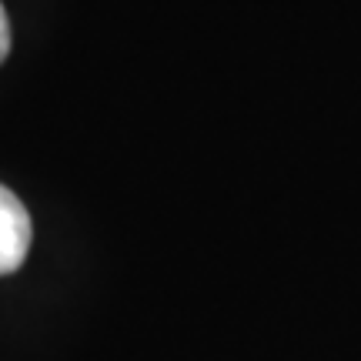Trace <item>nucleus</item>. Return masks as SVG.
Returning <instances> with one entry per match:
<instances>
[{"mask_svg":"<svg viewBox=\"0 0 361 361\" xmlns=\"http://www.w3.org/2000/svg\"><path fill=\"white\" fill-rule=\"evenodd\" d=\"M7 54H11V20H7V11L0 4V64L7 61Z\"/></svg>","mask_w":361,"mask_h":361,"instance_id":"nucleus-2","label":"nucleus"},{"mask_svg":"<svg viewBox=\"0 0 361 361\" xmlns=\"http://www.w3.org/2000/svg\"><path fill=\"white\" fill-rule=\"evenodd\" d=\"M34 241V224L24 201L0 184V274H13L24 264Z\"/></svg>","mask_w":361,"mask_h":361,"instance_id":"nucleus-1","label":"nucleus"}]
</instances>
